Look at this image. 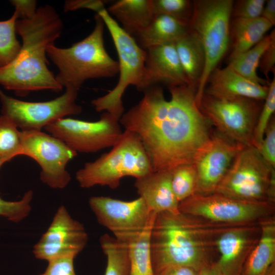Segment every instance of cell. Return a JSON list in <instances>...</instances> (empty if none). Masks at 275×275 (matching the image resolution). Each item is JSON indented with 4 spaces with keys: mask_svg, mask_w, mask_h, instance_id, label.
Instances as JSON below:
<instances>
[{
    "mask_svg": "<svg viewBox=\"0 0 275 275\" xmlns=\"http://www.w3.org/2000/svg\"><path fill=\"white\" fill-rule=\"evenodd\" d=\"M168 88L169 100L159 85L148 88L119 120L125 130L140 138L154 172L193 163L212 135L210 122L196 103V89L190 86Z\"/></svg>",
    "mask_w": 275,
    "mask_h": 275,
    "instance_id": "cell-1",
    "label": "cell"
},
{
    "mask_svg": "<svg viewBox=\"0 0 275 275\" xmlns=\"http://www.w3.org/2000/svg\"><path fill=\"white\" fill-rule=\"evenodd\" d=\"M63 28L59 15L49 5L37 8L31 18L18 19L16 31L22 39L21 49L12 61L0 68V85L20 97L34 91H62L48 68L46 49L54 44Z\"/></svg>",
    "mask_w": 275,
    "mask_h": 275,
    "instance_id": "cell-2",
    "label": "cell"
},
{
    "mask_svg": "<svg viewBox=\"0 0 275 275\" xmlns=\"http://www.w3.org/2000/svg\"><path fill=\"white\" fill-rule=\"evenodd\" d=\"M195 217L179 211L156 214L150 233L153 268L156 275L172 266H184L198 271L210 264L213 236L227 228L218 224L196 221Z\"/></svg>",
    "mask_w": 275,
    "mask_h": 275,
    "instance_id": "cell-3",
    "label": "cell"
},
{
    "mask_svg": "<svg viewBox=\"0 0 275 275\" xmlns=\"http://www.w3.org/2000/svg\"><path fill=\"white\" fill-rule=\"evenodd\" d=\"M94 18L93 30L81 41L65 48L54 44L47 47V56L59 70L56 80L63 88L79 90L88 79L112 77L119 73L118 62L111 58L104 46V23L97 14Z\"/></svg>",
    "mask_w": 275,
    "mask_h": 275,
    "instance_id": "cell-4",
    "label": "cell"
},
{
    "mask_svg": "<svg viewBox=\"0 0 275 275\" xmlns=\"http://www.w3.org/2000/svg\"><path fill=\"white\" fill-rule=\"evenodd\" d=\"M152 172L151 161L140 138L125 130L109 152L86 163L76 172L75 178L82 188L101 185L115 189L124 177L137 179Z\"/></svg>",
    "mask_w": 275,
    "mask_h": 275,
    "instance_id": "cell-5",
    "label": "cell"
},
{
    "mask_svg": "<svg viewBox=\"0 0 275 275\" xmlns=\"http://www.w3.org/2000/svg\"><path fill=\"white\" fill-rule=\"evenodd\" d=\"M189 30L200 40L205 54V65L196 93L200 106L208 79L230 46V24L234 1H193Z\"/></svg>",
    "mask_w": 275,
    "mask_h": 275,
    "instance_id": "cell-6",
    "label": "cell"
},
{
    "mask_svg": "<svg viewBox=\"0 0 275 275\" xmlns=\"http://www.w3.org/2000/svg\"><path fill=\"white\" fill-rule=\"evenodd\" d=\"M107 28L119 58V78L115 88L104 96L93 99L91 104L98 112L105 111L120 119L124 114L122 97L130 85L136 89L144 72L146 51L120 26L104 6L96 11Z\"/></svg>",
    "mask_w": 275,
    "mask_h": 275,
    "instance_id": "cell-7",
    "label": "cell"
},
{
    "mask_svg": "<svg viewBox=\"0 0 275 275\" xmlns=\"http://www.w3.org/2000/svg\"><path fill=\"white\" fill-rule=\"evenodd\" d=\"M274 169L256 148L248 146L237 155L214 193L240 200L269 201L274 195Z\"/></svg>",
    "mask_w": 275,
    "mask_h": 275,
    "instance_id": "cell-8",
    "label": "cell"
},
{
    "mask_svg": "<svg viewBox=\"0 0 275 275\" xmlns=\"http://www.w3.org/2000/svg\"><path fill=\"white\" fill-rule=\"evenodd\" d=\"M259 101L244 97L216 98L204 94L199 108L219 133L248 147L253 146L254 130L261 109Z\"/></svg>",
    "mask_w": 275,
    "mask_h": 275,
    "instance_id": "cell-9",
    "label": "cell"
},
{
    "mask_svg": "<svg viewBox=\"0 0 275 275\" xmlns=\"http://www.w3.org/2000/svg\"><path fill=\"white\" fill-rule=\"evenodd\" d=\"M78 91L66 88L62 95L54 99L28 102L10 97L0 90L1 115L9 118L21 131H41L59 119L81 112V107L76 103Z\"/></svg>",
    "mask_w": 275,
    "mask_h": 275,
    "instance_id": "cell-10",
    "label": "cell"
},
{
    "mask_svg": "<svg viewBox=\"0 0 275 275\" xmlns=\"http://www.w3.org/2000/svg\"><path fill=\"white\" fill-rule=\"evenodd\" d=\"M269 201H249L214 193H196L179 202L181 213L220 224H246L264 217L270 209Z\"/></svg>",
    "mask_w": 275,
    "mask_h": 275,
    "instance_id": "cell-11",
    "label": "cell"
},
{
    "mask_svg": "<svg viewBox=\"0 0 275 275\" xmlns=\"http://www.w3.org/2000/svg\"><path fill=\"white\" fill-rule=\"evenodd\" d=\"M119 120L118 117L105 112L97 121L64 118L44 129L76 152L95 153L112 147L117 142L123 133Z\"/></svg>",
    "mask_w": 275,
    "mask_h": 275,
    "instance_id": "cell-12",
    "label": "cell"
},
{
    "mask_svg": "<svg viewBox=\"0 0 275 275\" xmlns=\"http://www.w3.org/2000/svg\"><path fill=\"white\" fill-rule=\"evenodd\" d=\"M89 204L98 223L116 239L126 244L142 233L156 214L140 197L126 201L94 196L90 198Z\"/></svg>",
    "mask_w": 275,
    "mask_h": 275,
    "instance_id": "cell-13",
    "label": "cell"
},
{
    "mask_svg": "<svg viewBox=\"0 0 275 275\" xmlns=\"http://www.w3.org/2000/svg\"><path fill=\"white\" fill-rule=\"evenodd\" d=\"M21 139L22 155L40 165L42 182L52 188L65 187L71 179L66 167L77 152L61 140L41 131H21Z\"/></svg>",
    "mask_w": 275,
    "mask_h": 275,
    "instance_id": "cell-14",
    "label": "cell"
},
{
    "mask_svg": "<svg viewBox=\"0 0 275 275\" xmlns=\"http://www.w3.org/2000/svg\"><path fill=\"white\" fill-rule=\"evenodd\" d=\"M244 147L221 133L212 134L193 162L197 177L196 193H214L236 156Z\"/></svg>",
    "mask_w": 275,
    "mask_h": 275,
    "instance_id": "cell-15",
    "label": "cell"
},
{
    "mask_svg": "<svg viewBox=\"0 0 275 275\" xmlns=\"http://www.w3.org/2000/svg\"><path fill=\"white\" fill-rule=\"evenodd\" d=\"M88 239L84 226L61 206L33 252L36 258L47 261L67 256L75 257L84 249Z\"/></svg>",
    "mask_w": 275,
    "mask_h": 275,
    "instance_id": "cell-16",
    "label": "cell"
},
{
    "mask_svg": "<svg viewBox=\"0 0 275 275\" xmlns=\"http://www.w3.org/2000/svg\"><path fill=\"white\" fill-rule=\"evenodd\" d=\"M146 59L142 81L137 88L144 92L159 84L174 86H189L175 48L170 43L146 50Z\"/></svg>",
    "mask_w": 275,
    "mask_h": 275,
    "instance_id": "cell-17",
    "label": "cell"
},
{
    "mask_svg": "<svg viewBox=\"0 0 275 275\" xmlns=\"http://www.w3.org/2000/svg\"><path fill=\"white\" fill-rule=\"evenodd\" d=\"M268 86L246 78L228 65L213 70L204 94L216 98L244 97L262 101L267 95Z\"/></svg>",
    "mask_w": 275,
    "mask_h": 275,
    "instance_id": "cell-18",
    "label": "cell"
},
{
    "mask_svg": "<svg viewBox=\"0 0 275 275\" xmlns=\"http://www.w3.org/2000/svg\"><path fill=\"white\" fill-rule=\"evenodd\" d=\"M134 186L150 211L156 214L179 211V202L172 187L170 171H153L136 179Z\"/></svg>",
    "mask_w": 275,
    "mask_h": 275,
    "instance_id": "cell-19",
    "label": "cell"
},
{
    "mask_svg": "<svg viewBox=\"0 0 275 275\" xmlns=\"http://www.w3.org/2000/svg\"><path fill=\"white\" fill-rule=\"evenodd\" d=\"M248 227L228 228L215 241L219 258L215 263L225 275H240L249 243Z\"/></svg>",
    "mask_w": 275,
    "mask_h": 275,
    "instance_id": "cell-20",
    "label": "cell"
},
{
    "mask_svg": "<svg viewBox=\"0 0 275 275\" xmlns=\"http://www.w3.org/2000/svg\"><path fill=\"white\" fill-rule=\"evenodd\" d=\"M106 10L134 39L148 26L155 16L152 0H119Z\"/></svg>",
    "mask_w": 275,
    "mask_h": 275,
    "instance_id": "cell-21",
    "label": "cell"
},
{
    "mask_svg": "<svg viewBox=\"0 0 275 275\" xmlns=\"http://www.w3.org/2000/svg\"><path fill=\"white\" fill-rule=\"evenodd\" d=\"M272 26L271 23L262 17L255 19L233 18L231 19V51L228 58V63L257 44Z\"/></svg>",
    "mask_w": 275,
    "mask_h": 275,
    "instance_id": "cell-22",
    "label": "cell"
},
{
    "mask_svg": "<svg viewBox=\"0 0 275 275\" xmlns=\"http://www.w3.org/2000/svg\"><path fill=\"white\" fill-rule=\"evenodd\" d=\"M189 32V26L169 16H154L148 26L134 39L146 50L149 48L175 43Z\"/></svg>",
    "mask_w": 275,
    "mask_h": 275,
    "instance_id": "cell-23",
    "label": "cell"
},
{
    "mask_svg": "<svg viewBox=\"0 0 275 275\" xmlns=\"http://www.w3.org/2000/svg\"><path fill=\"white\" fill-rule=\"evenodd\" d=\"M257 244L244 265L243 275H266L275 259V226L272 221L263 223Z\"/></svg>",
    "mask_w": 275,
    "mask_h": 275,
    "instance_id": "cell-24",
    "label": "cell"
},
{
    "mask_svg": "<svg viewBox=\"0 0 275 275\" xmlns=\"http://www.w3.org/2000/svg\"><path fill=\"white\" fill-rule=\"evenodd\" d=\"M175 48L189 86L197 89L205 65L202 45L195 34L189 29L187 34L175 43Z\"/></svg>",
    "mask_w": 275,
    "mask_h": 275,
    "instance_id": "cell-25",
    "label": "cell"
},
{
    "mask_svg": "<svg viewBox=\"0 0 275 275\" xmlns=\"http://www.w3.org/2000/svg\"><path fill=\"white\" fill-rule=\"evenodd\" d=\"M275 42V31L273 30L248 51L239 55L228 63V66L246 78L268 86L269 82L260 77L257 73L262 56L268 47Z\"/></svg>",
    "mask_w": 275,
    "mask_h": 275,
    "instance_id": "cell-26",
    "label": "cell"
},
{
    "mask_svg": "<svg viewBox=\"0 0 275 275\" xmlns=\"http://www.w3.org/2000/svg\"><path fill=\"white\" fill-rule=\"evenodd\" d=\"M155 217L142 233L127 243L130 275H155L150 249V233Z\"/></svg>",
    "mask_w": 275,
    "mask_h": 275,
    "instance_id": "cell-27",
    "label": "cell"
},
{
    "mask_svg": "<svg viewBox=\"0 0 275 275\" xmlns=\"http://www.w3.org/2000/svg\"><path fill=\"white\" fill-rule=\"evenodd\" d=\"M103 253L107 257L104 275H130V263L127 244L107 234L100 238Z\"/></svg>",
    "mask_w": 275,
    "mask_h": 275,
    "instance_id": "cell-28",
    "label": "cell"
},
{
    "mask_svg": "<svg viewBox=\"0 0 275 275\" xmlns=\"http://www.w3.org/2000/svg\"><path fill=\"white\" fill-rule=\"evenodd\" d=\"M22 155L21 131L7 117L0 116V161L4 163Z\"/></svg>",
    "mask_w": 275,
    "mask_h": 275,
    "instance_id": "cell-29",
    "label": "cell"
},
{
    "mask_svg": "<svg viewBox=\"0 0 275 275\" xmlns=\"http://www.w3.org/2000/svg\"><path fill=\"white\" fill-rule=\"evenodd\" d=\"M18 19V15L14 11L8 19L0 21V68L12 61L21 49V44L16 36Z\"/></svg>",
    "mask_w": 275,
    "mask_h": 275,
    "instance_id": "cell-30",
    "label": "cell"
},
{
    "mask_svg": "<svg viewBox=\"0 0 275 275\" xmlns=\"http://www.w3.org/2000/svg\"><path fill=\"white\" fill-rule=\"evenodd\" d=\"M170 172L172 189L179 202L196 193L197 177L193 163L179 165Z\"/></svg>",
    "mask_w": 275,
    "mask_h": 275,
    "instance_id": "cell-31",
    "label": "cell"
},
{
    "mask_svg": "<svg viewBox=\"0 0 275 275\" xmlns=\"http://www.w3.org/2000/svg\"><path fill=\"white\" fill-rule=\"evenodd\" d=\"M152 3L155 15H168L188 25L193 14V1L152 0Z\"/></svg>",
    "mask_w": 275,
    "mask_h": 275,
    "instance_id": "cell-32",
    "label": "cell"
},
{
    "mask_svg": "<svg viewBox=\"0 0 275 275\" xmlns=\"http://www.w3.org/2000/svg\"><path fill=\"white\" fill-rule=\"evenodd\" d=\"M267 95L259 115L253 133V146L257 148L261 143L265 132L275 111V78L269 85Z\"/></svg>",
    "mask_w": 275,
    "mask_h": 275,
    "instance_id": "cell-33",
    "label": "cell"
},
{
    "mask_svg": "<svg viewBox=\"0 0 275 275\" xmlns=\"http://www.w3.org/2000/svg\"><path fill=\"white\" fill-rule=\"evenodd\" d=\"M33 192H26L22 199L16 201H7L0 197V216L13 222H19L25 218L31 210V202Z\"/></svg>",
    "mask_w": 275,
    "mask_h": 275,
    "instance_id": "cell-34",
    "label": "cell"
},
{
    "mask_svg": "<svg viewBox=\"0 0 275 275\" xmlns=\"http://www.w3.org/2000/svg\"><path fill=\"white\" fill-rule=\"evenodd\" d=\"M266 1L239 0L234 2L233 18L255 19L261 16Z\"/></svg>",
    "mask_w": 275,
    "mask_h": 275,
    "instance_id": "cell-35",
    "label": "cell"
},
{
    "mask_svg": "<svg viewBox=\"0 0 275 275\" xmlns=\"http://www.w3.org/2000/svg\"><path fill=\"white\" fill-rule=\"evenodd\" d=\"M264 160L272 168H275V121L272 118L266 128L263 139L256 148Z\"/></svg>",
    "mask_w": 275,
    "mask_h": 275,
    "instance_id": "cell-36",
    "label": "cell"
},
{
    "mask_svg": "<svg viewBox=\"0 0 275 275\" xmlns=\"http://www.w3.org/2000/svg\"><path fill=\"white\" fill-rule=\"evenodd\" d=\"M75 258L67 256L51 260L48 261L45 271L40 275H76L73 265Z\"/></svg>",
    "mask_w": 275,
    "mask_h": 275,
    "instance_id": "cell-37",
    "label": "cell"
},
{
    "mask_svg": "<svg viewBox=\"0 0 275 275\" xmlns=\"http://www.w3.org/2000/svg\"><path fill=\"white\" fill-rule=\"evenodd\" d=\"M10 3L15 7L18 19L32 18L37 12V2L34 0H12Z\"/></svg>",
    "mask_w": 275,
    "mask_h": 275,
    "instance_id": "cell-38",
    "label": "cell"
},
{
    "mask_svg": "<svg viewBox=\"0 0 275 275\" xmlns=\"http://www.w3.org/2000/svg\"><path fill=\"white\" fill-rule=\"evenodd\" d=\"M258 68L265 76L268 81L270 72L274 73L275 69V42H273L265 50L260 59Z\"/></svg>",
    "mask_w": 275,
    "mask_h": 275,
    "instance_id": "cell-39",
    "label": "cell"
},
{
    "mask_svg": "<svg viewBox=\"0 0 275 275\" xmlns=\"http://www.w3.org/2000/svg\"><path fill=\"white\" fill-rule=\"evenodd\" d=\"M104 4L102 1H67L65 3L64 9L67 12L80 8H87L95 12Z\"/></svg>",
    "mask_w": 275,
    "mask_h": 275,
    "instance_id": "cell-40",
    "label": "cell"
},
{
    "mask_svg": "<svg viewBox=\"0 0 275 275\" xmlns=\"http://www.w3.org/2000/svg\"><path fill=\"white\" fill-rule=\"evenodd\" d=\"M199 271L184 266H176L167 268L156 275H198Z\"/></svg>",
    "mask_w": 275,
    "mask_h": 275,
    "instance_id": "cell-41",
    "label": "cell"
},
{
    "mask_svg": "<svg viewBox=\"0 0 275 275\" xmlns=\"http://www.w3.org/2000/svg\"><path fill=\"white\" fill-rule=\"evenodd\" d=\"M264 18L273 26L275 24V0L266 1L261 14Z\"/></svg>",
    "mask_w": 275,
    "mask_h": 275,
    "instance_id": "cell-42",
    "label": "cell"
},
{
    "mask_svg": "<svg viewBox=\"0 0 275 275\" xmlns=\"http://www.w3.org/2000/svg\"><path fill=\"white\" fill-rule=\"evenodd\" d=\"M198 275H225L219 269L216 264H209L202 268Z\"/></svg>",
    "mask_w": 275,
    "mask_h": 275,
    "instance_id": "cell-43",
    "label": "cell"
},
{
    "mask_svg": "<svg viewBox=\"0 0 275 275\" xmlns=\"http://www.w3.org/2000/svg\"><path fill=\"white\" fill-rule=\"evenodd\" d=\"M266 275H275L274 265L271 267Z\"/></svg>",
    "mask_w": 275,
    "mask_h": 275,
    "instance_id": "cell-44",
    "label": "cell"
},
{
    "mask_svg": "<svg viewBox=\"0 0 275 275\" xmlns=\"http://www.w3.org/2000/svg\"><path fill=\"white\" fill-rule=\"evenodd\" d=\"M3 164H4L3 162L0 161V168H1V167L2 166V165H3Z\"/></svg>",
    "mask_w": 275,
    "mask_h": 275,
    "instance_id": "cell-45",
    "label": "cell"
}]
</instances>
